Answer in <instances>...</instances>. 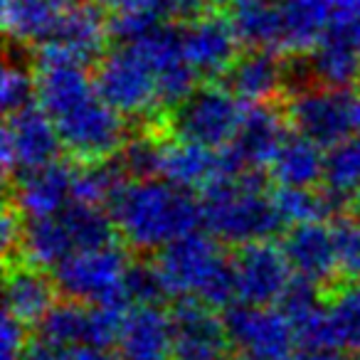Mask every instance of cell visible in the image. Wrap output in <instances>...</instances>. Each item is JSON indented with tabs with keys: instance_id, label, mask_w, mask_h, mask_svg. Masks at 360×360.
Instances as JSON below:
<instances>
[{
	"instance_id": "6da1fadb",
	"label": "cell",
	"mask_w": 360,
	"mask_h": 360,
	"mask_svg": "<svg viewBox=\"0 0 360 360\" xmlns=\"http://www.w3.org/2000/svg\"><path fill=\"white\" fill-rule=\"evenodd\" d=\"M37 101L57 126L67 153L79 160L116 155L126 141V121L99 96L94 77L84 65L70 60L50 45H37Z\"/></svg>"
},
{
	"instance_id": "7a4b0ae2",
	"label": "cell",
	"mask_w": 360,
	"mask_h": 360,
	"mask_svg": "<svg viewBox=\"0 0 360 360\" xmlns=\"http://www.w3.org/2000/svg\"><path fill=\"white\" fill-rule=\"evenodd\" d=\"M126 245L139 252H160L202 225V205L193 191L165 178L129 180L109 205Z\"/></svg>"
},
{
	"instance_id": "3957f363",
	"label": "cell",
	"mask_w": 360,
	"mask_h": 360,
	"mask_svg": "<svg viewBox=\"0 0 360 360\" xmlns=\"http://www.w3.org/2000/svg\"><path fill=\"white\" fill-rule=\"evenodd\" d=\"M200 205L202 227L225 245L264 242L284 225L274 198L266 195V178L257 168L215 178L202 188Z\"/></svg>"
},
{
	"instance_id": "277c9868",
	"label": "cell",
	"mask_w": 360,
	"mask_h": 360,
	"mask_svg": "<svg viewBox=\"0 0 360 360\" xmlns=\"http://www.w3.org/2000/svg\"><path fill=\"white\" fill-rule=\"evenodd\" d=\"M170 296L200 299L212 309H227L237 299L235 264L217 245V237L191 232L158 252L155 259Z\"/></svg>"
},
{
	"instance_id": "5b68a950",
	"label": "cell",
	"mask_w": 360,
	"mask_h": 360,
	"mask_svg": "<svg viewBox=\"0 0 360 360\" xmlns=\"http://www.w3.org/2000/svg\"><path fill=\"white\" fill-rule=\"evenodd\" d=\"M284 114L296 134L330 148L360 134V91L330 86H301L289 91Z\"/></svg>"
},
{
	"instance_id": "8992f818",
	"label": "cell",
	"mask_w": 360,
	"mask_h": 360,
	"mask_svg": "<svg viewBox=\"0 0 360 360\" xmlns=\"http://www.w3.org/2000/svg\"><path fill=\"white\" fill-rule=\"evenodd\" d=\"M129 257L119 245L77 250L65 262L52 269L60 294L82 304H106L129 311V299L124 294V274Z\"/></svg>"
},
{
	"instance_id": "52a82bcc",
	"label": "cell",
	"mask_w": 360,
	"mask_h": 360,
	"mask_svg": "<svg viewBox=\"0 0 360 360\" xmlns=\"http://www.w3.org/2000/svg\"><path fill=\"white\" fill-rule=\"evenodd\" d=\"M94 67L96 91L124 119H148L163 106L153 70L131 45L106 52Z\"/></svg>"
},
{
	"instance_id": "ba28073f",
	"label": "cell",
	"mask_w": 360,
	"mask_h": 360,
	"mask_svg": "<svg viewBox=\"0 0 360 360\" xmlns=\"http://www.w3.org/2000/svg\"><path fill=\"white\" fill-rule=\"evenodd\" d=\"M242 99L227 86H198L183 104L168 116V126L175 139H186L207 148H225L235 139L242 124Z\"/></svg>"
},
{
	"instance_id": "9c48e42d",
	"label": "cell",
	"mask_w": 360,
	"mask_h": 360,
	"mask_svg": "<svg viewBox=\"0 0 360 360\" xmlns=\"http://www.w3.org/2000/svg\"><path fill=\"white\" fill-rule=\"evenodd\" d=\"M62 148L65 146L57 134L55 121L40 101L13 111V114H6L3 148H0L6 180H11L13 175L18 178L27 170L55 163Z\"/></svg>"
},
{
	"instance_id": "30bf717a",
	"label": "cell",
	"mask_w": 360,
	"mask_h": 360,
	"mask_svg": "<svg viewBox=\"0 0 360 360\" xmlns=\"http://www.w3.org/2000/svg\"><path fill=\"white\" fill-rule=\"evenodd\" d=\"M225 328L230 345L252 360H291L294 358L296 330L279 309L257 304L227 306Z\"/></svg>"
},
{
	"instance_id": "8fae6325",
	"label": "cell",
	"mask_w": 360,
	"mask_h": 360,
	"mask_svg": "<svg viewBox=\"0 0 360 360\" xmlns=\"http://www.w3.org/2000/svg\"><path fill=\"white\" fill-rule=\"evenodd\" d=\"M136 52L148 62L158 82L160 104L175 109L198 89V72L183 47V30L178 22H160L143 37L131 42Z\"/></svg>"
},
{
	"instance_id": "7c38bea8",
	"label": "cell",
	"mask_w": 360,
	"mask_h": 360,
	"mask_svg": "<svg viewBox=\"0 0 360 360\" xmlns=\"http://www.w3.org/2000/svg\"><path fill=\"white\" fill-rule=\"evenodd\" d=\"M286 114L269 104H252L242 116L235 139L220 148L222 175H242L245 170H259L269 165L281 148L286 134Z\"/></svg>"
},
{
	"instance_id": "4fadbf2b",
	"label": "cell",
	"mask_w": 360,
	"mask_h": 360,
	"mask_svg": "<svg viewBox=\"0 0 360 360\" xmlns=\"http://www.w3.org/2000/svg\"><path fill=\"white\" fill-rule=\"evenodd\" d=\"M240 35L232 15L217 8L183 25V47L200 77H225L240 57Z\"/></svg>"
},
{
	"instance_id": "5bb4252c",
	"label": "cell",
	"mask_w": 360,
	"mask_h": 360,
	"mask_svg": "<svg viewBox=\"0 0 360 360\" xmlns=\"http://www.w3.org/2000/svg\"><path fill=\"white\" fill-rule=\"evenodd\" d=\"M173 321V360H220L230 345L225 319L200 299H178Z\"/></svg>"
},
{
	"instance_id": "9a60e30c",
	"label": "cell",
	"mask_w": 360,
	"mask_h": 360,
	"mask_svg": "<svg viewBox=\"0 0 360 360\" xmlns=\"http://www.w3.org/2000/svg\"><path fill=\"white\" fill-rule=\"evenodd\" d=\"M232 264H235L237 299L242 304H274L291 281V266L284 250L274 247L269 240L240 247V252L232 257Z\"/></svg>"
},
{
	"instance_id": "2e32d148",
	"label": "cell",
	"mask_w": 360,
	"mask_h": 360,
	"mask_svg": "<svg viewBox=\"0 0 360 360\" xmlns=\"http://www.w3.org/2000/svg\"><path fill=\"white\" fill-rule=\"evenodd\" d=\"M111 40L109 15L94 0H84L60 15L55 30L42 45L55 47L79 65H96L106 55Z\"/></svg>"
},
{
	"instance_id": "e0dca14e",
	"label": "cell",
	"mask_w": 360,
	"mask_h": 360,
	"mask_svg": "<svg viewBox=\"0 0 360 360\" xmlns=\"http://www.w3.org/2000/svg\"><path fill=\"white\" fill-rule=\"evenodd\" d=\"M225 86L245 104H269L281 91H289V55L250 47L227 70Z\"/></svg>"
},
{
	"instance_id": "ac0fdd59",
	"label": "cell",
	"mask_w": 360,
	"mask_h": 360,
	"mask_svg": "<svg viewBox=\"0 0 360 360\" xmlns=\"http://www.w3.org/2000/svg\"><path fill=\"white\" fill-rule=\"evenodd\" d=\"M281 250L296 276L316 281L319 286L333 284L335 271H340L333 230H328L323 222L291 225L281 240Z\"/></svg>"
},
{
	"instance_id": "d6986e66",
	"label": "cell",
	"mask_w": 360,
	"mask_h": 360,
	"mask_svg": "<svg viewBox=\"0 0 360 360\" xmlns=\"http://www.w3.org/2000/svg\"><path fill=\"white\" fill-rule=\"evenodd\" d=\"M119 360H173V321L158 306L126 311L116 340Z\"/></svg>"
},
{
	"instance_id": "ffe728a7",
	"label": "cell",
	"mask_w": 360,
	"mask_h": 360,
	"mask_svg": "<svg viewBox=\"0 0 360 360\" xmlns=\"http://www.w3.org/2000/svg\"><path fill=\"white\" fill-rule=\"evenodd\" d=\"M72 178L75 168L60 160L18 175L15 195H13L15 207L25 217L60 215L72 202Z\"/></svg>"
},
{
	"instance_id": "44dd1931",
	"label": "cell",
	"mask_w": 360,
	"mask_h": 360,
	"mask_svg": "<svg viewBox=\"0 0 360 360\" xmlns=\"http://www.w3.org/2000/svg\"><path fill=\"white\" fill-rule=\"evenodd\" d=\"M220 175V150L193 143V141L186 139H175L170 143H163L160 178L170 180L173 186L186 188V191H198V188L202 191Z\"/></svg>"
},
{
	"instance_id": "7402d4cb",
	"label": "cell",
	"mask_w": 360,
	"mask_h": 360,
	"mask_svg": "<svg viewBox=\"0 0 360 360\" xmlns=\"http://www.w3.org/2000/svg\"><path fill=\"white\" fill-rule=\"evenodd\" d=\"M55 279L35 264H11L6 274V311L22 323H40L55 306Z\"/></svg>"
},
{
	"instance_id": "603a6c76",
	"label": "cell",
	"mask_w": 360,
	"mask_h": 360,
	"mask_svg": "<svg viewBox=\"0 0 360 360\" xmlns=\"http://www.w3.org/2000/svg\"><path fill=\"white\" fill-rule=\"evenodd\" d=\"M276 6L284 30V55L301 57L323 40L333 0H276Z\"/></svg>"
},
{
	"instance_id": "cb8c5ba5",
	"label": "cell",
	"mask_w": 360,
	"mask_h": 360,
	"mask_svg": "<svg viewBox=\"0 0 360 360\" xmlns=\"http://www.w3.org/2000/svg\"><path fill=\"white\" fill-rule=\"evenodd\" d=\"M326 153L323 146L306 139L301 134H291L284 139L281 148L269 163V175L276 186L284 188H314L323 180Z\"/></svg>"
},
{
	"instance_id": "d4e9b609",
	"label": "cell",
	"mask_w": 360,
	"mask_h": 360,
	"mask_svg": "<svg viewBox=\"0 0 360 360\" xmlns=\"http://www.w3.org/2000/svg\"><path fill=\"white\" fill-rule=\"evenodd\" d=\"M309 79L330 89H353L360 84V52L345 40L323 35L306 57Z\"/></svg>"
},
{
	"instance_id": "484cf974",
	"label": "cell",
	"mask_w": 360,
	"mask_h": 360,
	"mask_svg": "<svg viewBox=\"0 0 360 360\" xmlns=\"http://www.w3.org/2000/svg\"><path fill=\"white\" fill-rule=\"evenodd\" d=\"M75 252V240L60 215L27 217L20 245V255L27 264H35L40 269H55L60 262H65Z\"/></svg>"
},
{
	"instance_id": "4316f807",
	"label": "cell",
	"mask_w": 360,
	"mask_h": 360,
	"mask_svg": "<svg viewBox=\"0 0 360 360\" xmlns=\"http://www.w3.org/2000/svg\"><path fill=\"white\" fill-rule=\"evenodd\" d=\"M62 13L55 0H3V30L18 47H37L50 37Z\"/></svg>"
},
{
	"instance_id": "83f0119b",
	"label": "cell",
	"mask_w": 360,
	"mask_h": 360,
	"mask_svg": "<svg viewBox=\"0 0 360 360\" xmlns=\"http://www.w3.org/2000/svg\"><path fill=\"white\" fill-rule=\"evenodd\" d=\"M230 11L242 45L284 52V30L276 0H252Z\"/></svg>"
},
{
	"instance_id": "f1b7e54d",
	"label": "cell",
	"mask_w": 360,
	"mask_h": 360,
	"mask_svg": "<svg viewBox=\"0 0 360 360\" xmlns=\"http://www.w3.org/2000/svg\"><path fill=\"white\" fill-rule=\"evenodd\" d=\"M126 183L129 175L124 173L116 155L101 160H82L72 178V200L109 207Z\"/></svg>"
},
{
	"instance_id": "f546056e",
	"label": "cell",
	"mask_w": 360,
	"mask_h": 360,
	"mask_svg": "<svg viewBox=\"0 0 360 360\" xmlns=\"http://www.w3.org/2000/svg\"><path fill=\"white\" fill-rule=\"evenodd\" d=\"M60 217L65 220L77 250H94V247H106L116 242L119 227L109 207L72 200L60 212Z\"/></svg>"
},
{
	"instance_id": "4dcf8cb0",
	"label": "cell",
	"mask_w": 360,
	"mask_h": 360,
	"mask_svg": "<svg viewBox=\"0 0 360 360\" xmlns=\"http://www.w3.org/2000/svg\"><path fill=\"white\" fill-rule=\"evenodd\" d=\"M323 183L330 191L355 200V193L360 191V134L348 136L326 150Z\"/></svg>"
},
{
	"instance_id": "1f68e13d",
	"label": "cell",
	"mask_w": 360,
	"mask_h": 360,
	"mask_svg": "<svg viewBox=\"0 0 360 360\" xmlns=\"http://www.w3.org/2000/svg\"><path fill=\"white\" fill-rule=\"evenodd\" d=\"M335 348L360 353V281L340 286L328 301Z\"/></svg>"
},
{
	"instance_id": "d6a6232c",
	"label": "cell",
	"mask_w": 360,
	"mask_h": 360,
	"mask_svg": "<svg viewBox=\"0 0 360 360\" xmlns=\"http://www.w3.org/2000/svg\"><path fill=\"white\" fill-rule=\"evenodd\" d=\"M86 316H89V304L67 299L62 304H55L40 321V333L47 338L57 340L65 348H77L86 343Z\"/></svg>"
},
{
	"instance_id": "836d02e7",
	"label": "cell",
	"mask_w": 360,
	"mask_h": 360,
	"mask_svg": "<svg viewBox=\"0 0 360 360\" xmlns=\"http://www.w3.org/2000/svg\"><path fill=\"white\" fill-rule=\"evenodd\" d=\"M160 155H163V143L153 134L143 131L139 136H131L116 150V160L129 175V180H148L160 175Z\"/></svg>"
},
{
	"instance_id": "e575fe53",
	"label": "cell",
	"mask_w": 360,
	"mask_h": 360,
	"mask_svg": "<svg viewBox=\"0 0 360 360\" xmlns=\"http://www.w3.org/2000/svg\"><path fill=\"white\" fill-rule=\"evenodd\" d=\"M124 294L131 306H158L170 296L158 266L148 262H129L124 274Z\"/></svg>"
},
{
	"instance_id": "d590c367",
	"label": "cell",
	"mask_w": 360,
	"mask_h": 360,
	"mask_svg": "<svg viewBox=\"0 0 360 360\" xmlns=\"http://www.w3.org/2000/svg\"><path fill=\"white\" fill-rule=\"evenodd\" d=\"M37 96V77L35 67L22 65L20 60H8L3 70V84H0V99H3V111L13 114L18 109L35 104Z\"/></svg>"
},
{
	"instance_id": "8d00e7d4",
	"label": "cell",
	"mask_w": 360,
	"mask_h": 360,
	"mask_svg": "<svg viewBox=\"0 0 360 360\" xmlns=\"http://www.w3.org/2000/svg\"><path fill=\"white\" fill-rule=\"evenodd\" d=\"M338 269L345 279L360 281V217L340 215L333 220Z\"/></svg>"
},
{
	"instance_id": "74e56055",
	"label": "cell",
	"mask_w": 360,
	"mask_h": 360,
	"mask_svg": "<svg viewBox=\"0 0 360 360\" xmlns=\"http://www.w3.org/2000/svg\"><path fill=\"white\" fill-rule=\"evenodd\" d=\"M279 311L291 321H301L304 316L314 314L316 309L323 306V299H321L319 284L311 279H304V276H291V281L286 284L284 294L279 296Z\"/></svg>"
},
{
	"instance_id": "f35d334b",
	"label": "cell",
	"mask_w": 360,
	"mask_h": 360,
	"mask_svg": "<svg viewBox=\"0 0 360 360\" xmlns=\"http://www.w3.org/2000/svg\"><path fill=\"white\" fill-rule=\"evenodd\" d=\"M326 35L345 40L360 52V0H333Z\"/></svg>"
},
{
	"instance_id": "ab89813d",
	"label": "cell",
	"mask_w": 360,
	"mask_h": 360,
	"mask_svg": "<svg viewBox=\"0 0 360 360\" xmlns=\"http://www.w3.org/2000/svg\"><path fill=\"white\" fill-rule=\"evenodd\" d=\"M22 232H25L22 212L15 207V202L13 205L8 202L6 210H3V220H0V247H3L8 259H13V255H20Z\"/></svg>"
},
{
	"instance_id": "60d3db41",
	"label": "cell",
	"mask_w": 360,
	"mask_h": 360,
	"mask_svg": "<svg viewBox=\"0 0 360 360\" xmlns=\"http://www.w3.org/2000/svg\"><path fill=\"white\" fill-rule=\"evenodd\" d=\"M25 343V323L6 311L3 326H0V360H18Z\"/></svg>"
},
{
	"instance_id": "b9f144b4",
	"label": "cell",
	"mask_w": 360,
	"mask_h": 360,
	"mask_svg": "<svg viewBox=\"0 0 360 360\" xmlns=\"http://www.w3.org/2000/svg\"><path fill=\"white\" fill-rule=\"evenodd\" d=\"M70 350L72 348H65L62 343L40 333L27 340L18 360H67L70 358Z\"/></svg>"
},
{
	"instance_id": "7bdbcfd3",
	"label": "cell",
	"mask_w": 360,
	"mask_h": 360,
	"mask_svg": "<svg viewBox=\"0 0 360 360\" xmlns=\"http://www.w3.org/2000/svg\"><path fill=\"white\" fill-rule=\"evenodd\" d=\"M67 360H119L111 358L106 353V348H96V345H77V348L70 350V358Z\"/></svg>"
},
{
	"instance_id": "ee69618b",
	"label": "cell",
	"mask_w": 360,
	"mask_h": 360,
	"mask_svg": "<svg viewBox=\"0 0 360 360\" xmlns=\"http://www.w3.org/2000/svg\"><path fill=\"white\" fill-rule=\"evenodd\" d=\"M291 360H343V355L335 353V348H326V350H301V353H296Z\"/></svg>"
},
{
	"instance_id": "f6af8a7d",
	"label": "cell",
	"mask_w": 360,
	"mask_h": 360,
	"mask_svg": "<svg viewBox=\"0 0 360 360\" xmlns=\"http://www.w3.org/2000/svg\"><path fill=\"white\" fill-rule=\"evenodd\" d=\"M57 6H60V11H70V8L79 6V3H84V0H55Z\"/></svg>"
},
{
	"instance_id": "bcb514c9",
	"label": "cell",
	"mask_w": 360,
	"mask_h": 360,
	"mask_svg": "<svg viewBox=\"0 0 360 360\" xmlns=\"http://www.w3.org/2000/svg\"><path fill=\"white\" fill-rule=\"evenodd\" d=\"M343 360H360V353H353V355H348V358H343Z\"/></svg>"
},
{
	"instance_id": "7dc6e473",
	"label": "cell",
	"mask_w": 360,
	"mask_h": 360,
	"mask_svg": "<svg viewBox=\"0 0 360 360\" xmlns=\"http://www.w3.org/2000/svg\"><path fill=\"white\" fill-rule=\"evenodd\" d=\"M220 360H252V358H247V355H242V358H220Z\"/></svg>"
}]
</instances>
